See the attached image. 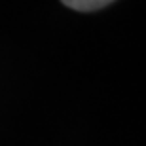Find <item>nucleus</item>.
Masks as SVG:
<instances>
[{"label": "nucleus", "instance_id": "obj_1", "mask_svg": "<svg viewBox=\"0 0 146 146\" xmlns=\"http://www.w3.org/2000/svg\"><path fill=\"white\" fill-rule=\"evenodd\" d=\"M61 2L74 11H97L106 8L116 0H61Z\"/></svg>", "mask_w": 146, "mask_h": 146}]
</instances>
